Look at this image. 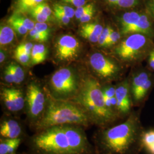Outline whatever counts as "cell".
I'll return each mask as SVG.
<instances>
[{
	"label": "cell",
	"mask_w": 154,
	"mask_h": 154,
	"mask_svg": "<svg viewBox=\"0 0 154 154\" xmlns=\"http://www.w3.org/2000/svg\"><path fill=\"white\" fill-rule=\"evenodd\" d=\"M54 14L55 18L62 24L67 25L70 21L71 18L66 16V15H65L64 14H63L62 13H61L60 11L54 10Z\"/></svg>",
	"instance_id": "38"
},
{
	"label": "cell",
	"mask_w": 154,
	"mask_h": 154,
	"mask_svg": "<svg viewBox=\"0 0 154 154\" xmlns=\"http://www.w3.org/2000/svg\"><path fill=\"white\" fill-rule=\"evenodd\" d=\"M5 59V54L4 53V51H1V53H0V61L1 62H3Z\"/></svg>",
	"instance_id": "45"
},
{
	"label": "cell",
	"mask_w": 154,
	"mask_h": 154,
	"mask_svg": "<svg viewBox=\"0 0 154 154\" xmlns=\"http://www.w3.org/2000/svg\"><path fill=\"white\" fill-rule=\"evenodd\" d=\"M29 36L32 39L38 42H45L48 40V38L38 32L35 28H34L29 32Z\"/></svg>",
	"instance_id": "34"
},
{
	"label": "cell",
	"mask_w": 154,
	"mask_h": 154,
	"mask_svg": "<svg viewBox=\"0 0 154 154\" xmlns=\"http://www.w3.org/2000/svg\"><path fill=\"white\" fill-rule=\"evenodd\" d=\"M102 91L103 94L106 107L112 114H114L111 110V101L112 100V98H114L116 97V86L112 85L106 86L104 88H102Z\"/></svg>",
	"instance_id": "23"
},
{
	"label": "cell",
	"mask_w": 154,
	"mask_h": 154,
	"mask_svg": "<svg viewBox=\"0 0 154 154\" xmlns=\"http://www.w3.org/2000/svg\"><path fill=\"white\" fill-rule=\"evenodd\" d=\"M22 132V127L21 125L14 119H7L1 123V138L6 139L20 138Z\"/></svg>",
	"instance_id": "13"
},
{
	"label": "cell",
	"mask_w": 154,
	"mask_h": 154,
	"mask_svg": "<svg viewBox=\"0 0 154 154\" xmlns=\"http://www.w3.org/2000/svg\"><path fill=\"white\" fill-rule=\"evenodd\" d=\"M66 125L88 127L92 125L85 111L74 102L51 98L44 114L34 127L38 132L50 127Z\"/></svg>",
	"instance_id": "3"
},
{
	"label": "cell",
	"mask_w": 154,
	"mask_h": 154,
	"mask_svg": "<svg viewBox=\"0 0 154 154\" xmlns=\"http://www.w3.org/2000/svg\"><path fill=\"white\" fill-rule=\"evenodd\" d=\"M33 45L31 42H26L20 45L15 50V52H22L31 55Z\"/></svg>",
	"instance_id": "32"
},
{
	"label": "cell",
	"mask_w": 154,
	"mask_h": 154,
	"mask_svg": "<svg viewBox=\"0 0 154 154\" xmlns=\"http://www.w3.org/2000/svg\"><path fill=\"white\" fill-rule=\"evenodd\" d=\"M110 4L112 5L117 6L120 0H106Z\"/></svg>",
	"instance_id": "44"
},
{
	"label": "cell",
	"mask_w": 154,
	"mask_h": 154,
	"mask_svg": "<svg viewBox=\"0 0 154 154\" xmlns=\"http://www.w3.org/2000/svg\"><path fill=\"white\" fill-rule=\"evenodd\" d=\"M62 1L65 3L72 4V5L77 8L85 5L86 2V0H62Z\"/></svg>",
	"instance_id": "41"
},
{
	"label": "cell",
	"mask_w": 154,
	"mask_h": 154,
	"mask_svg": "<svg viewBox=\"0 0 154 154\" xmlns=\"http://www.w3.org/2000/svg\"><path fill=\"white\" fill-rule=\"evenodd\" d=\"M154 45L150 37L141 33L128 34L114 50V53L121 60L128 62L141 61L149 56Z\"/></svg>",
	"instance_id": "5"
},
{
	"label": "cell",
	"mask_w": 154,
	"mask_h": 154,
	"mask_svg": "<svg viewBox=\"0 0 154 154\" xmlns=\"http://www.w3.org/2000/svg\"><path fill=\"white\" fill-rule=\"evenodd\" d=\"M149 63L150 68L154 71V48L151 50L149 54Z\"/></svg>",
	"instance_id": "42"
},
{
	"label": "cell",
	"mask_w": 154,
	"mask_h": 154,
	"mask_svg": "<svg viewBox=\"0 0 154 154\" xmlns=\"http://www.w3.org/2000/svg\"><path fill=\"white\" fill-rule=\"evenodd\" d=\"M66 134L72 154H86L89 143L83 127L66 125L62 126Z\"/></svg>",
	"instance_id": "8"
},
{
	"label": "cell",
	"mask_w": 154,
	"mask_h": 154,
	"mask_svg": "<svg viewBox=\"0 0 154 154\" xmlns=\"http://www.w3.org/2000/svg\"><path fill=\"white\" fill-rule=\"evenodd\" d=\"M104 28L98 23H86L80 30V34L90 42H98L99 37Z\"/></svg>",
	"instance_id": "14"
},
{
	"label": "cell",
	"mask_w": 154,
	"mask_h": 154,
	"mask_svg": "<svg viewBox=\"0 0 154 154\" xmlns=\"http://www.w3.org/2000/svg\"><path fill=\"white\" fill-rule=\"evenodd\" d=\"M132 33H141L147 35L149 37L153 35L154 29L152 24L147 15L142 13L138 22L130 29L128 34Z\"/></svg>",
	"instance_id": "15"
},
{
	"label": "cell",
	"mask_w": 154,
	"mask_h": 154,
	"mask_svg": "<svg viewBox=\"0 0 154 154\" xmlns=\"http://www.w3.org/2000/svg\"><path fill=\"white\" fill-rule=\"evenodd\" d=\"M14 38V30L9 26H4L0 30V44L4 46L9 44Z\"/></svg>",
	"instance_id": "21"
},
{
	"label": "cell",
	"mask_w": 154,
	"mask_h": 154,
	"mask_svg": "<svg viewBox=\"0 0 154 154\" xmlns=\"http://www.w3.org/2000/svg\"><path fill=\"white\" fill-rule=\"evenodd\" d=\"M4 79L5 82L8 83H14V77L10 65L6 68L4 72Z\"/></svg>",
	"instance_id": "39"
},
{
	"label": "cell",
	"mask_w": 154,
	"mask_h": 154,
	"mask_svg": "<svg viewBox=\"0 0 154 154\" xmlns=\"http://www.w3.org/2000/svg\"></svg>",
	"instance_id": "46"
},
{
	"label": "cell",
	"mask_w": 154,
	"mask_h": 154,
	"mask_svg": "<svg viewBox=\"0 0 154 154\" xmlns=\"http://www.w3.org/2000/svg\"><path fill=\"white\" fill-rule=\"evenodd\" d=\"M138 0H120L117 6L121 8H130L138 4Z\"/></svg>",
	"instance_id": "37"
},
{
	"label": "cell",
	"mask_w": 154,
	"mask_h": 154,
	"mask_svg": "<svg viewBox=\"0 0 154 154\" xmlns=\"http://www.w3.org/2000/svg\"><path fill=\"white\" fill-rule=\"evenodd\" d=\"M93 6V4H89L88 5L77 8V9L75 11V16L77 20H79L80 18Z\"/></svg>",
	"instance_id": "33"
},
{
	"label": "cell",
	"mask_w": 154,
	"mask_h": 154,
	"mask_svg": "<svg viewBox=\"0 0 154 154\" xmlns=\"http://www.w3.org/2000/svg\"><path fill=\"white\" fill-rule=\"evenodd\" d=\"M141 15L142 13L136 11L127 12L124 13L120 20L122 34L128 35L129 31L138 22Z\"/></svg>",
	"instance_id": "17"
},
{
	"label": "cell",
	"mask_w": 154,
	"mask_h": 154,
	"mask_svg": "<svg viewBox=\"0 0 154 154\" xmlns=\"http://www.w3.org/2000/svg\"><path fill=\"white\" fill-rule=\"evenodd\" d=\"M79 50V43L76 38L72 35H64L56 43V57L61 61H70L75 59Z\"/></svg>",
	"instance_id": "10"
},
{
	"label": "cell",
	"mask_w": 154,
	"mask_h": 154,
	"mask_svg": "<svg viewBox=\"0 0 154 154\" xmlns=\"http://www.w3.org/2000/svg\"><path fill=\"white\" fill-rule=\"evenodd\" d=\"M90 63L95 72L103 79H112L119 72L118 65L100 53H95L91 55Z\"/></svg>",
	"instance_id": "9"
},
{
	"label": "cell",
	"mask_w": 154,
	"mask_h": 154,
	"mask_svg": "<svg viewBox=\"0 0 154 154\" xmlns=\"http://www.w3.org/2000/svg\"><path fill=\"white\" fill-rule=\"evenodd\" d=\"M149 11L154 18V0H149Z\"/></svg>",
	"instance_id": "43"
},
{
	"label": "cell",
	"mask_w": 154,
	"mask_h": 154,
	"mask_svg": "<svg viewBox=\"0 0 154 154\" xmlns=\"http://www.w3.org/2000/svg\"><path fill=\"white\" fill-rule=\"evenodd\" d=\"M9 65L14 77V83H21L25 79V73L22 67L16 63H11Z\"/></svg>",
	"instance_id": "24"
},
{
	"label": "cell",
	"mask_w": 154,
	"mask_h": 154,
	"mask_svg": "<svg viewBox=\"0 0 154 154\" xmlns=\"http://www.w3.org/2000/svg\"><path fill=\"white\" fill-rule=\"evenodd\" d=\"M73 102L85 111L92 125L100 128L112 126L118 119L106 107L102 87L93 78L83 82Z\"/></svg>",
	"instance_id": "2"
},
{
	"label": "cell",
	"mask_w": 154,
	"mask_h": 154,
	"mask_svg": "<svg viewBox=\"0 0 154 154\" xmlns=\"http://www.w3.org/2000/svg\"><path fill=\"white\" fill-rule=\"evenodd\" d=\"M142 149L148 154H154V128L145 130L142 138Z\"/></svg>",
	"instance_id": "19"
},
{
	"label": "cell",
	"mask_w": 154,
	"mask_h": 154,
	"mask_svg": "<svg viewBox=\"0 0 154 154\" xmlns=\"http://www.w3.org/2000/svg\"><path fill=\"white\" fill-rule=\"evenodd\" d=\"M47 53V48L44 45H34L31 53L32 64L37 65L44 62L46 58Z\"/></svg>",
	"instance_id": "18"
},
{
	"label": "cell",
	"mask_w": 154,
	"mask_h": 154,
	"mask_svg": "<svg viewBox=\"0 0 154 154\" xmlns=\"http://www.w3.org/2000/svg\"><path fill=\"white\" fill-rule=\"evenodd\" d=\"M34 28L46 37L48 38H49L50 30L48 25L45 22H37L35 23Z\"/></svg>",
	"instance_id": "28"
},
{
	"label": "cell",
	"mask_w": 154,
	"mask_h": 154,
	"mask_svg": "<svg viewBox=\"0 0 154 154\" xmlns=\"http://www.w3.org/2000/svg\"><path fill=\"white\" fill-rule=\"evenodd\" d=\"M144 130L140 116L135 112L121 123L100 128L97 138L99 154H139Z\"/></svg>",
	"instance_id": "1"
},
{
	"label": "cell",
	"mask_w": 154,
	"mask_h": 154,
	"mask_svg": "<svg viewBox=\"0 0 154 154\" xmlns=\"http://www.w3.org/2000/svg\"><path fill=\"white\" fill-rule=\"evenodd\" d=\"M44 0H17L14 13L23 14L29 12L34 7L42 3Z\"/></svg>",
	"instance_id": "20"
},
{
	"label": "cell",
	"mask_w": 154,
	"mask_h": 154,
	"mask_svg": "<svg viewBox=\"0 0 154 154\" xmlns=\"http://www.w3.org/2000/svg\"><path fill=\"white\" fill-rule=\"evenodd\" d=\"M8 22L11 25V28H13V29L15 32H16L17 33H18L19 34L24 35L28 33V32L29 31L25 26H23V25L17 23V22L9 21V20L8 21Z\"/></svg>",
	"instance_id": "30"
},
{
	"label": "cell",
	"mask_w": 154,
	"mask_h": 154,
	"mask_svg": "<svg viewBox=\"0 0 154 154\" xmlns=\"http://www.w3.org/2000/svg\"><path fill=\"white\" fill-rule=\"evenodd\" d=\"M116 97L120 118L128 116L131 112L132 94L130 84L124 81L116 86Z\"/></svg>",
	"instance_id": "11"
},
{
	"label": "cell",
	"mask_w": 154,
	"mask_h": 154,
	"mask_svg": "<svg viewBox=\"0 0 154 154\" xmlns=\"http://www.w3.org/2000/svg\"><path fill=\"white\" fill-rule=\"evenodd\" d=\"M25 100L29 122L34 128L44 116L48 105L44 93L37 84L31 83L27 88Z\"/></svg>",
	"instance_id": "7"
},
{
	"label": "cell",
	"mask_w": 154,
	"mask_h": 154,
	"mask_svg": "<svg viewBox=\"0 0 154 154\" xmlns=\"http://www.w3.org/2000/svg\"><path fill=\"white\" fill-rule=\"evenodd\" d=\"M33 9H34L38 11H40L42 13H44L45 14H46V16L51 17V9H50L49 6L48 4H45V3H41L40 4H39L37 6H36L35 7H34Z\"/></svg>",
	"instance_id": "36"
},
{
	"label": "cell",
	"mask_w": 154,
	"mask_h": 154,
	"mask_svg": "<svg viewBox=\"0 0 154 154\" xmlns=\"http://www.w3.org/2000/svg\"><path fill=\"white\" fill-rule=\"evenodd\" d=\"M112 29H112L110 26H107L103 29L102 32L99 37L98 41V43L99 46H101L103 47L105 46V44H106L107 39L109 38L110 33L112 30Z\"/></svg>",
	"instance_id": "29"
},
{
	"label": "cell",
	"mask_w": 154,
	"mask_h": 154,
	"mask_svg": "<svg viewBox=\"0 0 154 154\" xmlns=\"http://www.w3.org/2000/svg\"><path fill=\"white\" fill-rule=\"evenodd\" d=\"M150 79L151 77L149 73L145 72H140L133 77L130 84L132 101L137 98L140 91L144 88Z\"/></svg>",
	"instance_id": "16"
},
{
	"label": "cell",
	"mask_w": 154,
	"mask_h": 154,
	"mask_svg": "<svg viewBox=\"0 0 154 154\" xmlns=\"http://www.w3.org/2000/svg\"><path fill=\"white\" fill-rule=\"evenodd\" d=\"M94 12H95V10H94V6H93L80 18L79 20L80 22L81 23H85L89 22L93 16Z\"/></svg>",
	"instance_id": "40"
},
{
	"label": "cell",
	"mask_w": 154,
	"mask_h": 154,
	"mask_svg": "<svg viewBox=\"0 0 154 154\" xmlns=\"http://www.w3.org/2000/svg\"><path fill=\"white\" fill-rule=\"evenodd\" d=\"M54 10L62 13L66 16L72 18L75 16V10L69 6L63 5L61 4H55L54 6Z\"/></svg>",
	"instance_id": "25"
},
{
	"label": "cell",
	"mask_w": 154,
	"mask_h": 154,
	"mask_svg": "<svg viewBox=\"0 0 154 154\" xmlns=\"http://www.w3.org/2000/svg\"><path fill=\"white\" fill-rule=\"evenodd\" d=\"M14 57L21 63L27 65L31 58V55L22 52H14Z\"/></svg>",
	"instance_id": "31"
},
{
	"label": "cell",
	"mask_w": 154,
	"mask_h": 154,
	"mask_svg": "<svg viewBox=\"0 0 154 154\" xmlns=\"http://www.w3.org/2000/svg\"><path fill=\"white\" fill-rule=\"evenodd\" d=\"M8 20L17 22L22 25L29 31L32 30L35 26V23L33 21H32L27 17L22 16L21 14L14 13V14H13L12 16L10 17Z\"/></svg>",
	"instance_id": "22"
},
{
	"label": "cell",
	"mask_w": 154,
	"mask_h": 154,
	"mask_svg": "<svg viewBox=\"0 0 154 154\" xmlns=\"http://www.w3.org/2000/svg\"><path fill=\"white\" fill-rule=\"evenodd\" d=\"M29 13L38 22H46L49 21L50 20V17L46 16V14L34 9L30 10Z\"/></svg>",
	"instance_id": "26"
},
{
	"label": "cell",
	"mask_w": 154,
	"mask_h": 154,
	"mask_svg": "<svg viewBox=\"0 0 154 154\" xmlns=\"http://www.w3.org/2000/svg\"><path fill=\"white\" fill-rule=\"evenodd\" d=\"M50 82L53 98L59 100H69L76 97L81 87L74 72L69 68H62L55 72Z\"/></svg>",
	"instance_id": "6"
},
{
	"label": "cell",
	"mask_w": 154,
	"mask_h": 154,
	"mask_svg": "<svg viewBox=\"0 0 154 154\" xmlns=\"http://www.w3.org/2000/svg\"><path fill=\"white\" fill-rule=\"evenodd\" d=\"M11 139L1 138L0 140V154H8Z\"/></svg>",
	"instance_id": "35"
},
{
	"label": "cell",
	"mask_w": 154,
	"mask_h": 154,
	"mask_svg": "<svg viewBox=\"0 0 154 154\" xmlns=\"http://www.w3.org/2000/svg\"><path fill=\"white\" fill-rule=\"evenodd\" d=\"M121 38V33L115 31L114 29L111 31L104 47H110L116 44Z\"/></svg>",
	"instance_id": "27"
},
{
	"label": "cell",
	"mask_w": 154,
	"mask_h": 154,
	"mask_svg": "<svg viewBox=\"0 0 154 154\" xmlns=\"http://www.w3.org/2000/svg\"><path fill=\"white\" fill-rule=\"evenodd\" d=\"M1 97L6 109L11 112L22 110L26 102L23 92L18 88H2L1 91Z\"/></svg>",
	"instance_id": "12"
},
{
	"label": "cell",
	"mask_w": 154,
	"mask_h": 154,
	"mask_svg": "<svg viewBox=\"0 0 154 154\" xmlns=\"http://www.w3.org/2000/svg\"><path fill=\"white\" fill-rule=\"evenodd\" d=\"M32 144L41 154H72L62 126L50 127L37 132L32 139Z\"/></svg>",
	"instance_id": "4"
}]
</instances>
